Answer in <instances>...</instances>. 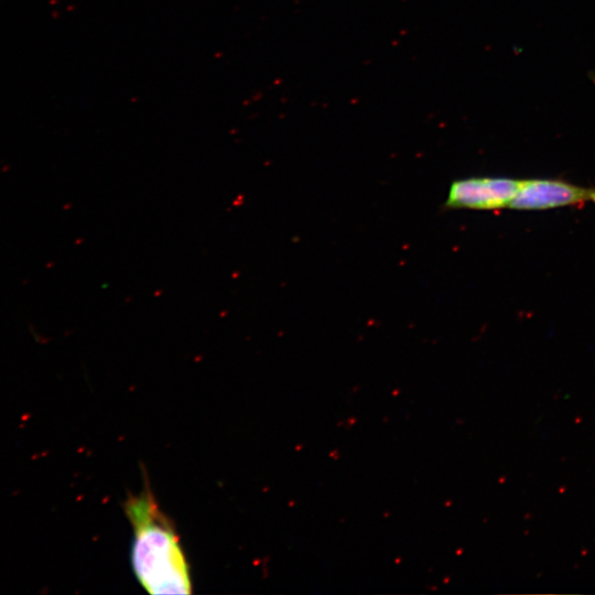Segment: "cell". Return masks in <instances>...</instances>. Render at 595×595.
Returning <instances> with one entry per match:
<instances>
[{"instance_id": "7a4b0ae2", "label": "cell", "mask_w": 595, "mask_h": 595, "mask_svg": "<svg viewBox=\"0 0 595 595\" xmlns=\"http://www.w3.org/2000/svg\"><path fill=\"white\" fill-rule=\"evenodd\" d=\"M522 180L507 177H470L454 181L445 206L450 208L498 209L509 207Z\"/></svg>"}, {"instance_id": "3957f363", "label": "cell", "mask_w": 595, "mask_h": 595, "mask_svg": "<svg viewBox=\"0 0 595 595\" xmlns=\"http://www.w3.org/2000/svg\"><path fill=\"white\" fill-rule=\"evenodd\" d=\"M595 204V188L555 180H522L509 208L538 210L575 204Z\"/></svg>"}, {"instance_id": "6da1fadb", "label": "cell", "mask_w": 595, "mask_h": 595, "mask_svg": "<svg viewBox=\"0 0 595 595\" xmlns=\"http://www.w3.org/2000/svg\"><path fill=\"white\" fill-rule=\"evenodd\" d=\"M123 509L133 530L132 570L152 595L191 594L190 566L172 520L161 510L148 482L129 495Z\"/></svg>"}]
</instances>
